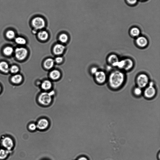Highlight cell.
I'll use <instances>...</instances> for the list:
<instances>
[{
	"instance_id": "e0dca14e",
	"label": "cell",
	"mask_w": 160,
	"mask_h": 160,
	"mask_svg": "<svg viewBox=\"0 0 160 160\" xmlns=\"http://www.w3.org/2000/svg\"><path fill=\"white\" fill-rule=\"evenodd\" d=\"M49 34L45 30H41L38 33L39 39L42 41H45L49 38Z\"/></svg>"
},
{
	"instance_id": "1f68e13d",
	"label": "cell",
	"mask_w": 160,
	"mask_h": 160,
	"mask_svg": "<svg viewBox=\"0 0 160 160\" xmlns=\"http://www.w3.org/2000/svg\"><path fill=\"white\" fill-rule=\"evenodd\" d=\"M78 160H88L87 159L84 157H81Z\"/></svg>"
},
{
	"instance_id": "2e32d148",
	"label": "cell",
	"mask_w": 160,
	"mask_h": 160,
	"mask_svg": "<svg viewBox=\"0 0 160 160\" xmlns=\"http://www.w3.org/2000/svg\"><path fill=\"white\" fill-rule=\"evenodd\" d=\"M61 75V73L59 70H54L50 71L49 76L51 79L54 80H56L60 79Z\"/></svg>"
},
{
	"instance_id": "8fae6325",
	"label": "cell",
	"mask_w": 160,
	"mask_h": 160,
	"mask_svg": "<svg viewBox=\"0 0 160 160\" xmlns=\"http://www.w3.org/2000/svg\"><path fill=\"white\" fill-rule=\"evenodd\" d=\"M136 43L137 45L141 48H145L147 46L148 44L147 38L144 36H139L136 40Z\"/></svg>"
},
{
	"instance_id": "d4e9b609",
	"label": "cell",
	"mask_w": 160,
	"mask_h": 160,
	"mask_svg": "<svg viewBox=\"0 0 160 160\" xmlns=\"http://www.w3.org/2000/svg\"><path fill=\"white\" fill-rule=\"evenodd\" d=\"M6 36L7 38L9 39H12L15 38V33L12 30H9L6 33Z\"/></svg>"
},
{
	"instance_id": "4dcf8cb0",
	"label": "cell",
	"mask_w": 160,
	"mask_h": 160,
	"mask_svg": "<svg viewBox=\"0 0 160 160\" xmlns=\"http://www.w3.org/2000/svg\"><path fill=\"white\" fill-rule=\"evenodd\" d=\"M129 4L131 5H134L137 2V0H127Z\"/></svg>"
},
{
	"instance_id": "ac0fdd59",
	"label": "cell",
	"mask_w": 160,
	"mask_h": 160,
	"mask_svg": "<svg viewBox=\"0 0 160 160\" xmlns=\"http://www.w3.org/2000/svg\"><path fill=\"white\" fill-rule=\"evenodd\" d=\"M10 68L8 64L4 61L0 63V70L5 73H7L9 71Z\"/></svg>"
},
{
	"instance_id": "d6a6232c",
	"label": "cell",
	"mask_w": 160,
	"mask_h": 160,
	"mask_svg": "<svg viewBox=\"0 0 160 160\" xmlns=\"http://www.w3.org/2000/svg\"><path fill=\"white\" fill-rule=\"evenodd\" d=\"M1 86H0V91H1Z\"/></svg>"
},
{
	"instance_id": "5b68a950",
	"label": "cell",
	"mask_w": 160,
	"mask_h": 160,
	"mask_svg": "<svg viewBox=\"0 0 160 160\" xmlns=\"http://www.w3.org/2000/svg\"><path fill=\"white\" fill-rule=\"evenodd\" d=\"M137 82L138 87L141 88H145L149 83V78L145 74H141L137 78Z\"/></svg>"
},
{
	"instance_id": "f1b7e54d",
	"label": "cell",
	"mask_w": 160,
	"mask_h": 160,
	"mask_svg": "<svg viewBox=\"0 0 160 160\" xmlns=\"http://www.w3.org/2000/svg\"><path fill=\"white\" fill-rule=\"evenodd\" d=\"M29 130L31 131H35L37 127V125L34 124H30L29 126Z\"/></svg>"
},
{
	"instance_id": "277c9868",
	"label": "cell",
	"mask_w": 160,
	"mask_h": 160,
	"mask_svg": "<svg viewBox=\"0 0 160 160\" xmlns=\"http://www.w3.org/2000/svg\"><path fill=\"white\" fill-rule=\"evenodd\" d=\"M32 25L35 30H38L45 28L46 22L45 20L41 17H37L32 19Z\"/></svg>"
},
{
	"instance_id": "7a4b0ae2",
	"label": "cell",
	"mask_w": 160,
	"mask_h": 160,
	"mask_svg": "<svg viewBox=\"0 0 160 160\" xmlns=\"http://www.w3.org/2000/svg\"><path fill=\"white\" fill-rule=\"evenodd\" d=\"M54 93L53 91L50 93L44 92L41 94L38 98L39 103L44 106L48 105L52 101V96Z\"/></svg>"
},
{
	"instance_id": "83f0119b",
	"label": "cell",
	"mask_w": 160,
	"mask_h": 160,
	"mask_svg": "<svg viewBox=\"0 0 160 160\" xmlns=\"http://www.w3.org/2000/svg\"><path fill=\"white\" fill-rule=\"evenodd\" d=\"M54 62L57 64H60L63 62V58L60 56H58L54 59Z\"/></svg>"
},
{
	"instance_id": "9a60e30c",
	"label": "cell",
	"mask_w": 160,
	"mask_h": 160,
	"mask_svg": "<svg viewBox=\"0 0 160 160\" xmlns=\"http://www.w3.org/2000/svg\"><path fill=\"white\" fill-rule=\"evenodd\" d=\"M52 87V83L49 80H46L44 81L41 84V87L42 89L45 91H48L50 90Z\"/></svg>"
},
{
	"instance_id": "3957f363",
	"label": "cell",
	"mask_w": 160,
	"mask_h": 160,
	"mask_svg": "<svg viewBox=\"0 0 160 160\" xmlns=\"http://www.w3.org/2000/svg\"><path fill=\"white\" fill-rule=\"evenodd\" d=\"M134 64L133 61L130 58H127L119 61L117 66L120 69L128 71L133 67Z\"/></svg>"
},
{
	"instance_id": "44dd1931",
	"label": "cell",
	"mask_w": 160,
	"mask_h": 160,
	"mask_svg": "<svg viewBox=\"0 0 160 160\" xmlns=\"http://www.w3.org/2000/svg\"><path fill=\"white\" fill-rule=\"evenodd\" d=\"M68 36L66 34L63 33L61 34L59 37V40L62 44L66 43L68 40Z\"/></svg>"
},
{
	"instance_id": "7c38bea8",
	"label": "cell",
	"mask_w": 160,
	"mask_h": 160,
	"mask_svg": "<svg viewBox=\"0 0 160 160\" xmlns=\"http://www.w3.org/2000/svg\"><path fill=\"white\" fill-rule=\"evenodd\" d=\"M119 60L118 56L114 54H111L108 58V62L113 66H117Z\"/></svg>"
},
{
	"instance_id": "ba28073f",
	"label": "cell",
	"mask_w": 160,
	"mask_h": 160,
	"mask_svg": "<svg viewBox=\"0 0 160 160\" xmlns=\"http://www.w3.org/2000/svg\"><path fill=\"white\" fill-rule=\"evenodd\" d=\"M1 144L3 147L9 151H11L14 145L12 139L9 137H4L2 138Z\"/></svg>"
},
{
	"instance_id": "484cf974",
	"label": "cell",
	"mask_w": 160,
	"mask_h": 160,
	"mask_svg": "<svg viewBox=\"0 0 160 160\" xmlns=\"http://www.w3.org/2000/svg\"><path fill=\"white\" fill-rule=\"evenodd\" d=\"M134 93L137 96H140L142 92L141 88L139 87L135 88L134 90Z\"/></svg>"
},
{
	"instance_id": "f546056e",
	"label": "cell",
	"mask_w": 160,
	"mask_h": 160,
	"mask_svg": "<svg viewBox=\"0 0 160 160\" xmlns=\"http://www.w3.org/2000/svg\"><path fill=\"white\" fill-rule=\"evenodd\" d=\"M98 69L96 67H93L92 68L91 70V72L92 74H95L98 71Z\"/></svg>"
},
{
	"instance_id": "8992f818",
	"label": "cell",
	"mask_w": 160,
	"mask_h": 160,
	"mask_svg": "<svg viewBox=\"0 0 160 160\" xmlns=\"http://www.w3.org/2000/svg\"><path fill=\"white\" fill-rule=\"evenodd\" d=\"M154 86V83L151 82L149 84V86L145 88L144 95L146 98H151L155 96L156 93V90Z\"/></svg>"
},
{
	"instance_id": "9c48e42d",
	"label": "cell",
	"mask_w": 160,
	"mask_h": 160,
	"mask_svg": "<svg viewBox=\"0 0 160 160\" xmlns=\"http://www.w3.org/2000/svg\"><path fill=\"white\" fill-rule=\"evenodd\" d=\"M94 76L95 80L98 84H103L106 80V74L102 71H98Z\"/></svg>"
},
{
	"instance_id": "4316f807",
	"label": "cell",
	"mask_w": 160,
	"mask_h": 160,
	"mask_svg": "<svg viewBox=\"0 0 160 160\" xmlns=\"http://www.w3.org/2000/svg\"><path fill=\"white\" fill-rule=\"evenodd\" d=\"M19 70V68L18 66H13L10 68L9 71L13 74H15L18 73Z\"/></svg>"
},
{
	"instance_id": "d6986e66",
	"label": "cell",
	"mask_w": 160,
	"mask_h": 160,
	"mask_svg": "<svg viewBox=\"0 0 160 160\" xmlns=\"http://www.w3.org/2000/svg\"><path fill=\"white\" fill-rule=\"evenodd\" d=\"M11 152V151L8 150L7 149H0V159L3 160L5 159Z\"/></svg>"
},
{
	"instance_id": "6da1fadb",
	"label": "cell",
	"mask_w": 160,
	"mask_h": 160,
	"mask_svg": "<svg viewBox=\"0 0 160 160\" xmlns=\"http://www.w3.org/2000/svg\"><path fill=\"white\" fill-rule=\"evenodd\" d=\"M125 79V75L123 73L120 71L115 70L112 72L109 76V84L111 88L117 89L122 86Z\"/></svg>"
},
{
	"instance_id": "603a6c76",
	"label": "cell",
	"mask_w": 160,
	"mask_h": 160,
	"mask_svg": "<svg viewBox=\"0 0 160 160\" xmlns=\"http://www.w3.org/2000/svg\"><path fill=\"white\" fill-rule=\"evenodd\" d=\"M13 52V50L11 47H7L3 50V52L5 55L7 56H11Z\"/></svg>"
},
{
	"instance_id": "4fadbf2b",
	"label": "cell",
	"mask_w": 160,
	"mask_h": 160,
	"mask_svg": "<svg viewBox=\"0 0 160 160\" xmlns=\"http://www.w3.org/2000/svg\"><path fill=\"white\" fill-rule=\"evenodd\" d=\"M49 125V122L47 119L43 118L41 119L38 123L37 125V127L39 130H44L48 127Z\"/></svg>"
},
{
	"instance_id": "52a82bcc",
	"label": "cell",
	"mask_w": 160,
	"mask_h": 160,
	"mask_svg": "<svg viewBox=\"0 0 160 160\" xmlns=\"http://www.w3.org/2000/svg\"><path fill=\"white\" fill-rule=\"evenodd\" d=\"M28 50L24 48H18L16 49L15 54L16 58L19 60L25 59L28 55Z\"/></svg>"
},
{
	"instance_id": "7402d4cb",
	"label": "cell",
	"mask_w": 160,
	"mask_h": 160,
	"mask_svg": "<svg viewBox=\"0 0 160 160\" xmlns=\"http://www.w3.org/2000/svg\"><path fill=\"white\" fill-rule=\"evenodd\" d=\"M130 33L132 36L137 37L140 35V31L137 27H134L131 29Z\"/></svg>"
},
{
	"instance_id": "30bf717a",
	"label": "cell",
	"mask_w": 160,
	"mask_h": 160,
	"mask_svg": "<svg viewBox=\"0 0 160 160\" xmlns=\"http://www.w3.org/2000/svg\"><path fill=\"white\" fill-rule=\"evenodd\" d=\"M65 50V47L62 44H57L54 47L53 52L57 56L62 54Z\"/></svg>"
},
{
	"instance_id": "cb8c5ba5",
	"label": "cell",
	"mask_w": 160,
	"mask_h": 160,
	"mask_svg": "<svg viewBox=\"0 0 160 160\" xmlns=\"http://www.w3.org/2000/svg\"><path fill=\"white\" fill-rule=\"evenodd\" d=\"M15 42L17 44L20 45H25L26 43V39L23 37H17L15 39Z\"/></svg>"
},
{
	"instance_id": "ffe728a7",
	"label": "cell",
	"mask_w": 160,
	"mask_h": 160,
	"mask_svg": "<svg viewBox=\"0 0 160 160\" xmlns=\"http://www.w3.org/2000/svg\"><path fill=\"white\" fill-rule=\"evenodd\" d=\"M22 77L19 74H16L11 78L12 82L14 84H18L21 83L22 80Z\"/></svg>"
},
{
	"instance_id": "5bb4252c",
	"label": "cell",
	"mask_w": 160,
	"mask_h": 160,
	"mask_svg": "<svg viewBox=\"0 0 160 160\" xmlns=\"http://www.w3.org/2000/svg\"><path fill=\"white\" fill-rule=\"evenodd\" d=\"M54 60L52 58H49L46 60L44 63V66L47 70L52 69L55 64Z\"/></svg>"
}]
</instances>
